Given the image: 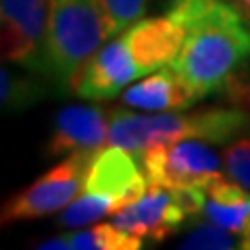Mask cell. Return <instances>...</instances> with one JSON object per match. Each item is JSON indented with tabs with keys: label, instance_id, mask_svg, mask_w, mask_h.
Segmentation results:
<instances>
[{
	"label": "cell",
	"instance_id": "obj_1",
	"mask_svg": "<svg viewBox=\"0 0 250 250\" xmlns=\"http://www.w3.org/2000/svg\"><path fill=\"white\" fill-rule=\"evenodd\" d=\"M169 17L184 29V44L171 67L202 100L223 90L250 57V31L223 0H173Z\"/></svg>",
	"mask_w": 250,
	"mask_h": 250
},
{
	"label": "cell",
	"instance_id": "obj_2",
	"mask_svg": "<svg viewBox=\"0 0 250 250\" xmlns=\"http://www.w3.org/2000/svg\"><path fill=\"white\" fill-rule=\"evenodd\" d=\"M182 44L184 29L169 15L140 19L92 54L71 88L85 100H111L131 82L171 65Z\"/></svg>",
	"mask_w": 250,
	"mask_h": 250
},
{
	"label": "cell",
	"instance_id": "obj_3",
	"mask_svg": "<svg viewBox=\"0 0 250 250\" xmlns=\"http://www.w3.org/2000/svg\"><path fill=\"white\" fill-rule=\"evenodd\" d=\"M108 117V144L123 146L134 154L142 152L148 146L177 140L229 142L250 127V115L240 108H207L192 113L167 111L156 115L111 111Z\"/></svg>",
	"mask_w": 250,
	"mask_h": 250
},
{
	"label": "cell",
	"instance_id": "obj_4",
	"mask_svg": "<svg viewBox=\"0 0 250 250\" xmlns=\"http://www.w3.org/2000/svg\"><path fill=\"white\" fill-rule=\"evenodd\" d=\"M148 188L140 161L127 148L111 144L100 148L85 173L82 192L61 210L59 225L67 229L85 228L138 200Z\"/></svg>",
	"mask_w": 250,
	"mask_h": 250
},
{
	"label": "cell",
	"instance_id": "obj_5",
	"mask_svg": "<svg viewBox=\"0 0 250 250\" xmlns=\"http://www.w3.org/2000/svg\"><path fill=\"white\" fill-rule=\"evenodd\" d=\"M108 40L92 0H48L44 75L71 88L83 65Z\"/></svg>",
	"mask_w": 250,
	"mask_h": 250
},
{
	"label": "cell",
	"instance_id": "obj_6",
	"mask_svg": "<svg viewBox=\"0 0 250 250\" xmlns=\"http://www.w3.org/2000/svg\"><path fill=\"white\" fill-rule=\"evenodd\" d=\"M200 188H167L148 184L146 192L113 215V223L123 231L150 242H163L186 223L198 219L205 208Z\"/></svg>",
	"mask_w": 250,
	"mask_h": 250
},
{
	"label": "cell",
	"instance_id": "obj_7",
	"mask_svg": "<svg viewBox=\"0 0 250 250\" xmlns=\"http://www.w3.org/2000/svg\"><path fill=\"white\" fill-rule=\"evenodd\" d=\"M98 152V150H96ZM96 152H73L13 194L2 205V225L31 221L67 208L82 192L85 173Z\"/></svg>",
	"mask_w": 250,
	"mask_h": 250
},
{
	"label": "cell",
	"instance_id": "obj_8",
	"mask_svg": "<svg viewBox=\"0 0 250 250\" xmlns=\"http://www.w3.org/2000/svg\"><path fill=\"white\" fill-rule=\"evenodd\" d=\"M136 159L148 184L167 188H202L219 175V156L200 140L154 144Z\"/></svg>",
	"mask_w": 250,
	"mask_h": 250
},
{
	"label": "cell",
	"instance_id": "obj_9",
	"mask_svg": "<svg viewBox=\"0 0 250 250\" xmlns=\"http://www.w3.org/2000/svg\"><path fill=\"white\" fill-rule=\"evenodd\" d=\"M2 59L44 75L48 0H0Z\"/></svg>",
	"mask_w": 250,
	"mask_h": 250
},
{
	"label": "cell",
	"instance_id": "obj_10",
	"mask_svg": "<svg viewBox=\"0 0 250 250\" xmlns=\"http://www.w3.org/2000/svg\"><path fill=\"white\" fill-rule=\"evenodd\" d=\"M111 117L100 106L73 104L57 113L44 154L57 159L73 152H96L108 142Z\"/></svg>",
	"mask_w": 250,
	"mask_h": 250
},
{
	"label": "cell",
	"instance_id": "obj_11",
	"mask_svg": "<svg viewBox=\"0 0 250 250\" xmlns=\"http://www.w3.org/2000/svg\"><path fill=\"white\" fill-rule=\"evenodd\" d=\"M121 103L125 106L142 108L150 113H167L190 108L198 103V98L175 69L167 65L148 73L138 83L125 88L121 94Z\"/></svg>",
	"mask_w": 250,
	"mask_h": 250
},
{
	"label": "cell",
	"instance_id": "obj_12",
	"mask_svg": "<svg viewBox=\"0 0 250 250\" xmlns=\"http://www.w3.org/2000/svg\"><path fill=\"white\" fill-rule=\"evenodd\" d=\"M202 192L207 196L202 217L236 233L244 250H250V190L219 173L202 186Z\"/></svg>",
	"mask_w": 250,
	"mask_h": 250
},
{
	"label": "cell",
	"instance_id": "obj_13",
	"mask_svg": "<svg viewBox=\"0 0 250 250\" xmlns=\"http://www.w3.org/2000/svg\"><path fill=\"white\" fill-rule=\"evenodd\" d=\"M69 250H138L142 238L131 236L111 223H98L94 228H77L65 233Z\"/></svg>",
	"mask_w": 250,
	"mask_h": 250
},
{
	"label": "cell",
	"instance_id": "obj_14",
	"mask_svg": "<svg viewBox=\"0 0 250 250\" xmlns=\"http://www.w3.org/2000/svg\"><path fill=\"white\" fill-rule=\"evenodd\" d=\"M46 96V88L31 75H19L9 69L0 71V104L4 113H17L38 104Z\"/></svg>",
	"mask_w": 250,
	"mask_h": 250
},
{
	"label": "cell",
	"instance_id": "obj_15",
	"mask_svg": "<svg viewBox=\"0 0 250 250\" xmlns=\"http://www.w3.org/2000/svg\"><path fill=\"white\" fill-rule=\"evenodd\" d=\"M92 2L103 21L106 38L111 40L144 17L148 0H92Z\"/></svg>",
	"mask_w": 250,
	"mask_h": 250
},
{
	"label": "cell",
	"instance_id": "obj_16",
	"mask_svg": "<svg viewBox=\"0 0 250 250\" xmlns=\"http://www.w3.org/2000/svg\"><path fill=\"white\" fill-rule=\"evenodd\" d=\"M179 248H192V250H236L244 244L236 233L228 231L221 225L213 223L210 219L205 217V221H198L194 228L186 233Z\"/></svg>",
	"mask_w": 250,
	"mask_h": 250
},
{
	"label": "cell",
	"instance_id": "obj_17",
	"mask_svg": "<svg viewBox=\"0 0 250 250\" xmlns=\"http://www.w3.org/2000/svg\"><path fill=\"white\" fill-rule=\"evenodd\" d=\"M223 167L229 179L250 190V138H236L225 148Z\"/></svg>",
	"mask_w": 250,
	"mask_h": 250
},
{
	"label": "cell",
	"instance_id": "obj_18",
	"mask_svg": "<svg viewBox=\"0 0 250 250\" xmlns=\"http://www.w3.org/2000/svg\"><path fill=\"white\" fill-rule=\"evenodd\" d=\"M233 2H238L240 6H244V9L250 11V0H233Z\"/></svg>",
	"mask_w": 250,
	"mask_h": 250
}]
</instances>
